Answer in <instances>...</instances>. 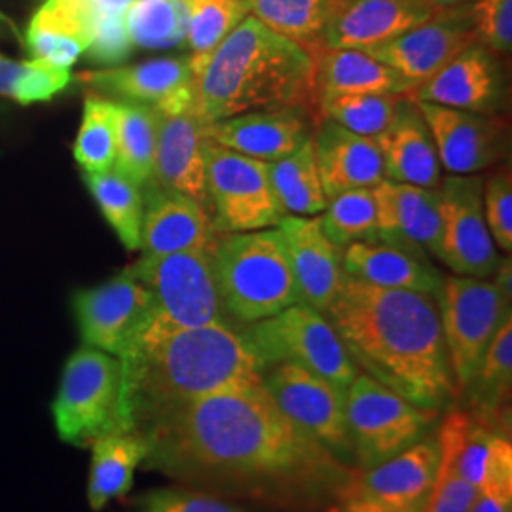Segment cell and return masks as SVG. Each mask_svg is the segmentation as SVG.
I'll return each instance as SVG.
<instances>
[{
  "mask_svg": "<svg viewBox=\"0 0 512 512\" xmlns=\"http://www.w3.org/2000/svg\"><path fill=\"white\" fill-rule=\"evenodd\" d=\"M239 332L262 372L279 363H293L342 389L359 376L327 315L304 302L245 325Z\"/></svg>",
  "mask_w": 512,
  "mask_h": 512,
  "instance_id": "obj_7",
  "label": "cell"
},
{
  "mask_svg": "<svg viewBox=\"0 0 512 512\" xmlns=\"http://www.w3.org/2000/svg\"><path fill=\"white\" fill-rule=\"evenodd\" d=\"M384 158V177L395 183L439 188L442 165L420 107L404 95L391 124L376 135Z\"/></svg>",
  "mask_w": 512,
  "mask_h": 512,
  "instance_id": "obj_27",
  "label": "cell"
},
{
  "mask_svg": "<svg viewBox=\"0 0 512 512\" xmlns=\"http://www.w3.org/2000/svg\"><path fill=\"white\" fill-rule=\"evenodd\" d=\"M213 251L143 255L129 266L150 293L154 319L181 329L232 325L220 302Z\"/></svg>",
  "mask_w": 512,
  "mask_h": 512,
  "instance_id": "obj_9",
  "label": "cell"
},
{
  "mask_svg": "<svg viewBox=\"0 0 512 512\" xmlns=\"http://www.w3.org/2000/svg\"><path fill=\"white\" fill-rule=\"evenodd\" d=\"M378 234L418 245L433 258L439 255L440 192L416 184L384 179L372 188Z\"/></svg>",
  "mask_w": 512,
  "mask_h": 512,
  "instance_id": "obj_28",
  "label": "cell"
},
{
  "mask_svg": "<svg viewBox=\"0 0 512 512\" xmlns=\"http://www.w3.org/2000/svg\"><path fill=\"white\" fill-rule=\"evenodd\" d=\"M145 213L141 228L143 255L215 249L219 232L207 205L186 194L145 186Z\"/></svg>",
  "mask_w": 512,
  "mask_h": 512,
  "instance_id": "obj_24",
  "label": "cell"
},
{
  "mask_svg": "<svg viewBox=\"0 0 512 512\" xmlns=\"http://www.w3.org/2000/svg\"><path fill=\"white\" fill-rule=\"evenodd\" d=\"M512 384V317L497 330L473 382L461 393L467 395V412L509 437V399Z\"/></svg>",
  "mask_w": 512,
  "mask_h": 512,
  "instance_id": "obj_30",
  "label": "cell"
},
{
  "mask_svg": "<svg viewBox=\"0 0 512 512\" xmlns=\"http://www.w3.org/2000/svg\"><path fill=\"white\" fill-rule=\"evenodd\" d=\"M78 82L103 93L107 99H122V103L164 107L167 103L194 93L192 57H156L128 67L84 71L74 76Z\"/></svg>",
  "mask_w": 512,
  "mask_h": 512,
  "instance_id": "obj_23",
  "label": "cell"
},
{
  "mask_svg": "<svg viewBox=\"0 0 512 512\" xmlns=\"http://www.w3.org/2000/svg\"><path fill=\"white\" fill-rule=\"evenodd\" d=\"M133 50V42L128 35L126 16H105L93 19L90 23V38L84 54L99 65H118Z\"/></svg>",
  "mask_w": 512,
  "mask_h": 512,
  "instance_id": "obj_47",
  "label": "cell"
},
{
  "mask_svg": "<svg viewBox=\"0 0 512 512\" xmlns=\"http://www.w3.org/2000/svg\"><path fill=\"white\" fill-rule=\"evenodd\" d=\"M440 416L359 372L346 389V423L357 469H372L433 435Z\"/></svg>",
  "mask_w": 512,
  "mask_h": 512,
  "instance_id": "obj_8",
  "label": "cell"
},
{
  "mask_svg": "<svg viewBox=\"0 0 512 512\" xmlns=\"http://www.w3.org/2000/svg\"><path fill=\"white\" fill-rule=\"evenodd\" d=\"M475 42L465 2L439 8L403 35L363 52L403 74L416 88Z\"/></svg>",
  "mask_w": 512,
  "mask_h": 512,
  "instance_id": "obj_18",
  "label": "cell"
},
{
  "mask_svg": "<svg viewBox=\"0 0 512 512\" xmlns=\"http://www.w3.org/2000/svg\"><path fill=\"white\" fill-rule=\"evenodd\" d=\"M205 194L219 234L275 228L287 215L275 198L270 164L209 139L205 145Z\"/></svg>",
  "mask_w": 512,
  "mask_h": 512,
  "instance_id": "obj_11",
  "label": "cell"
},
{
  "mask_svg": "<svg viewBox=\"0 0 512 512\" xmlns=\"http://www.w3.org/2000/svg\"><path fill=\"white\" fill-rule=\"evenodd\" d=\"M74 315L84 346L122 357L152 315V298L128 268L74 294Z\"/></svg>",
  "mask_w": 512,
  "mask_h": 512,
  "instance_id": "obj_15",
  "label": "cell"
},
{
  "mask_svg": "<svg viewBox=\"0 0 512 512\" xmlns=\"http://www.w3.org/2000/svg\"><path fill=\"white\" fill-rule=\"evenodd\" d=\"M120 361L131 433L186 404L262 382L253 351L232 325L181 329L150 315Z\"/></svg>",
  "mask_w": 512,
  "mask_h": 512,
  "instance_id": "obj_3",
  "label": "cell"
},
{
  "mask_svg": "<svg viewBox=\"0 0 512 512\" xmlns=\"http://www.w3.org/2000/svg\"><path fill=\"white\" fill-rule=\"evenodd\" d=\"M410 99L478 114H505L509 109V78L501 55L471 44L439 73L412 88Z\"/></svg>",
  "mask_w": 512,
  "mask_h": 512,
  "instance_id": "obj_16",
  "label": "cell"
},
{
  "mask_svg": "<svg viewBox=\"0 0 512 512\" xmlns=\"http://www.w3.org/2000/svg\"><path fill=\"white\" fill-rule=\"evenodd\" d=\"M74 158L84 173H103L116 160V103L88 93L84 120L74 143Z\"/></svg>",
  "mask_w": 512,
  "mask_h": 512,
  "instance_id": "obj_40",
  "label": "cell"
},
{
  "mask_svg": "<svg viewBox=\"0 0 512 512\" xmlns=\"http://www.w3.org/2000/svg\"><path fill=\"white\" fill-rule=\"evenodd\" d=\"M313 57V101L323 93H403L410 80L363 50L321 48Z\"/></svg>",
  "mask_w": 512,
  "mask_h": 512,
  "instance_id": "obj_29",
  "label": "cell"
},
{
  "mask_svg": "<svg viewBox=\"0 0 512 512\" xmlns=\"http://www.w3.org/2000/svg\"><path fill=\"white\" fill-rule=\"evenodd\" d=\"M156 150L147 186L186 194L207 205L205 194V120L196 97L186 95L154 109ZM209 209V207H207Z\"/></svg>",
  "mask_w": 512,
  "mask_h": 512,
  "instance_id": "obj_14",
  "label": "cell"
},
{
  "mask_svg": "<svg viewBox=\"0 0 512 512\" xmlns=\"http://www.w3.org/2000/svg\"><path fill=\"white\" fill-rule=\"evenodd\" d=\"M220 302L236 325L268 319L300 302L279 228L220 234L213 251Z\"/></svg>",
  "mask_w": 512,
  "mask_h": 512,
  "instance_id": "obj_5",
  "label": "cell"
},
{
  "mask_svg": "<svg viewBox=\"0 0 512 512\" xmlns=\"http://www.w3.org/2000/svg\"><path fill=\"white\" fill-rule=\"evenodd\" d=\"M154 150H156L154 109L145 105L116 103L114 169L143 188L152 177Z\"/></svg>",
  "mask_w": 512,
  "mask_h": 512,
  "instance_id": "obj_38",
  "label": "cell"
},
{
  "mask_svg": "<svg viewBox=\"0 0 512 512\" xmlns=\"http://www.w3.org/2000/svg\"><path fill=\"white\" fill-rule=\"evenodd\" d=\"M403 93H323L315 97V122L330 120L348 131L376 137L395 118Z\"/></svg>",
  "mask_w": 512,
  "mask_h": 512,
  "instance_id": "obj_36",
  "label": "cell"
},
{
  "mask_svg": "<svg viewBox=\"0 0 512 512\" xmlns=\"http://www.w3.org/2000/svg\"><path fill=\"white\" fill-rule=\"evenodd\" d=\"M313 145L329 198L348 190L374 188L385 179L384 158L376 137L357 135L330 120H317Z\"/></svg>",
  "mask_w": 512,
  "mask_h": 512,
  "instance_id": "obj_26",
  "label": "cell"
},
{
  "mask_svg": "<svg viewBox=\"0 0 512 512\" xmlns=\"http://www.w3.org/2000/svg\"><path fill=\"white\" fill-rule=\"evenodd\" d=\"M266 27L304 46L310 54L323 48L325 31L342 0H247Z\"/></svg>",
  "mask_w": 512,
  "mask_h": 512,
  "instance_id": "obj_34",
  "label": "cell"
},
{
  "mask_svg": "<svg viewBox=\"0 0 512 512\" xmlns=\"http://www.w3.org/2000/svg\"><path fill=\"white\" fill-rule=\"evenodd\" d=\"M71 82V73L46 61H14L0 55V95L21 105L50 101Z\"/></svg>",
  "mask_w": 512,
  "mask_h": 512,
  "instance_id": "obj_43",
  "label": "cell"
},
{
  "mask_svg": "<svg viewBox=\"0 0 512 512\" xmlns=\"http://www.w3.org/2000/svg\"><path fill=\"white\" fill-rule=\"evenodd\" d=\"M59 439L88 448L107 435L131 433L122 361L101 349H76L63 368L52 404Z\"/></svg>",
  "mask_w": 512,
  "mask_h": 512,
  "instance_id": "obj_6",
  "label": "cell"
},
{
  "mask_svg": "<svg viewBox=\"0 0 512 512\" xmlns=\"http://www.w3.org/2000/svg\"><path fill=\"white\" fill-rule=\"evenodd\" d=\"M319 226L338 249L378 234L376 202L372 188H357L329 198Z\"/></svg>",
  "mask_w": 512,
  "mask_h": 512,
  "instance_id": "obj_42",
  "label": "cell"
},
{
  "mask_svg": "<svg viewBox=\"0 0 512 512\" xmlns=\"http://www.w3.org/2000/svg\"><path fill=\"white\" fill-rule=\"evenodd\" d=\"M270 181L287 215L313 217L327 209L329 196L319 175L313 135L293 154L270 164Z\"/></svg>",
  "mask_w": 512,
  "mask_h": 512,
  "instance_id": "obj_33",
  "label": "cell"
},
{
  "mask_svg": "<svg viewBox=\"0 0 512 512\" xmlns=\"http://www.w3.org/2000/svg\"><path fill=\"white\" fill-rule=\"evenodd\" d=\"M325 315L359 372L425 410L442 414L458 404L435 296L346 275Z\"/></svg>",
  "mask_w": 512,
  "mask_h": 512,
  "instance_id": "obj_2",
  "label": "cell"
},
{
  "mask_svg": "<svg viewBox=\"0 0 512 512\" xmlns=\"http://www.w3.org/2000/svg\"><path fill=\"white\" fill-rule=\"evenodd\" d=\"M440 463L437 435H429L384 463L355 471L342 499H365L389 507H427Z\"/></svg>",
  "mask_w": 512,
  "mask_h": 512,
  "instance_id": "obj_19",
  "label": "cell"
},
{
  "mask_svg": "<svg viewBox=\"0 0 512 512\" xmlns=\"http://www.w3.org/2000/svg\"><path fill=\"white\" fill-rule=\"evenodd\" d=\"M293 268L300 302L313 310H329L344 283L342 249L323 234L319 220L285 215L277 224Z\"/></svg>",
  "mask_w": 512,
  "mask_h": 512,
  "instance_id": "obj_22",
  "label": "cell"
},
{
  "mask_svg": "<svg viewBox=\"0 0 512 512\" xmlns=\"http://www.w3.org/2000/svg\"><path fill=\"white\" fill-rule=\"evenodd\" d=\"M84 181L124 247L128 251L141 249L145 213V196L141 186L114 167L103 173H84Z\"/></svg>",
  "mask_w": 512,
  "mask_h": 512,
  "instance_id": "obj_35",
  "label": "cell"
},
{
  "mask_svg": "<svg viewBox=\"0 0 512 512\" xmlns=\"http://www.w3.org/2000/svg\"><path fill=\"white\" fill-rule=\"evenodd\" d=\"M315 128V112L304 107L255 110L205 126L207 139L247 158L277 162L302 147Z\"/></svg>",
  "mask_w": 512,
  "mask_h": 512,
  "instance_id": "obj_20",
  "label": "cell"
},
{
  "mask_svg": "<svg viewBox=\"0 0 512 512\" xmlns=\"http://www.w3.org/2000/svg\"><path fill=\"white\" fill-rule=\"evenodd\" d=\"M188 4L190 21L186 44L190 48L192 69H196L251 10L247 0H188Z\"/></svg>",
  "mask_w": 512,
  "mask_h": 512,
  "instance_id": "obj_41",
  "label": "cell"
},
{
  "mask_svg": "<svg viewBox=\"0 0 512 512\" xmlns=\"http://www.w3.org/2000/svg\"><path fill=\"white\" fill-rule=\"evenodd\" d=\"M327 512H425V507H389L382 503L374 501H365V499H342L332 503Z\"/></svg>",
  "mask_w": 512,
  "mask_h": 512,
  "instance_id": "obj_49",
  "label": "cell"
},
{
  "mask_svg": "<svg viewBox=\"0 0 512 512\" xmlns=\"http://www.w3.org/2000/svg\"><path fill=\"white\" fill-rule=\"evenodd\" d=\"M437 260L454 275L490 279L501 260L482 205V175H444Z\"/></svg>",
  "mask_w": 512,
  "mask_h": 512,
  "instance_id": "obj_13",
  "label": "cell"
},
{
  "mask_svg": "<svg viewBox=\"0 0 512 512\" xmlns=\"http://www.w3.org/2000/svg\"><path fill=\"white\" fill-rule=\"evenodd\" d=\"M476 42L501 57L512 48V0H471L467 2Z\"/></svg>",
  "mask_w": 512,
  "mask_h": 512,
  "instance_id": "obj_46",
  "label": "cell"
},
{
  "mask_svg": "<svg viewBox=\"0 0 512 512\" xmlns=\"http://www.w3.org/2000/svg\"><path fill=\"white\" fill-rule=\"evenodd\" d=\"M433 2L437 8H444V6H456V4H465V2H471V0H429Z\"/></svg>",
  "mask_w": 512,
  "mask_h": 512,
  "instance_id": "obj_51",
  "label": "cell"
},
{
  "mask_svg": "<svg viewBox=\"0 0 512 512\" xmlns=\"http://www.w3.org/2000/svg\"><path fill=\"white\" fill-rule=\"evenodd\" d=\"M190 21L188 0H135L126 12L133 46L169 50L186 42Z\"/></svg>",
  "mask_w": 512,
  "mask_h": 512,
  "instance_id": "obj_39",
  "label": "cell"
},
{
  "mask_svg": "<svg viewBox=\"0 0 512 512\" xmlns=\"http://www.w3.org/2000/svg\"><path fill=\"white\" fill-rule=\"evenodd\" d=\"M469 512H512V444L505 440Z\"/></svg>",
  "mask_w": 512,
  "mask_h": 512,
  "instance_id": "obj_48",
  "label": "cell"
},
{
  "mask_svg": "<svg viewBox=\"0 0 512 512\" xmlns=\"http://www.w3.org/2000/svg\"><path fill=\"white\" fill-rule=\"evenodd\" d=\"M431 129L439 162L448 175H478L509 154V122L503 114H478L416 101Z\"/></svg>",
  "mask_w": 512,
  "mask_h": 512,
  "instance_id": "obj_17",
  "label": "cell"
},
{
  "mask_svg": "<svg viewBox=\"0 0 512 512\" xmlns=\"http://www.w3.org/2000/svg\"><path fill=\"white\" fill-rule=\"evenodd\" d=\"M133 512H245L220 495L188 486L156 488L135 499Z\"/></svg>",
  "mask_w": 512,
  "mask_h": 512,
  "instance_id": "obj_45",
  "label": "cell"
},
{
  "mask_svg": "<svg viewBox=\"0 0 512 512\" xmlns=\"http://www.w3.org/2000/svg\"><path fill=\"white\" fill-rule=\"evenodd\" d=\"M429 0H342L325 31L323 48L368 50L431 18Z\"/></svg>",
  "mask_w": 512,
  "mask_h": 512,
  "instance_id": "obj_25",
  "label": "cell"
},
{
  "mask_svg": "<svg viewBox=\"0 0 512 512\" xmlns=\"http://www.w3.org/2000/svg\"><path fill=\"white\" fill-rule=\"evenodd\" d=\"M262 384L294 425L353 467L355 458L346 423V389L293 363L266 368Z\"/></svg>",
  "mask_w": 512,
  "mask_h": 512,
  "instance_id": "obj_12",
  "label": "cell"
},
{
  "mask_svg": "<svg viewBox=\"0 0 512 512\" xmlns=\"http://www.w3.org/2000/svg\"><path fill=\"white\" fill-rule=\"evenodd\" d=\"M147 456V440L139 433H116L93 442L88 478V503L93 511H103L110 501L128 494L135 471Z\"/></svg>",
  "mask_w": 512,
  "mask_h": 512,
  "instance_id": "obj_31",
  "label": "cell"
},
{
  "mask_svg": "<svg viewBox=\"0 0 512 512\" xmlns=\"http://www.w3.org/2000/svg\"><path fill=\"white\" fill-rule=\"evenodd\" d=\"M342 268L349 277L374 287L429 294L435 298L439 296L444 279L418 245L380 234L342 249Z\"/></svg>",
  "mask_w": 512,
  "mask_h": 512,
  "instance_id": "obj_21",
  "label": "cell"
},
{
  "mask_svg": "<svg viewBox=\"0 0 512 512\" xmlns=\"http://www.w3.org/2000/svg\"><path fill=\"white\" fill-rule=\"evenodd\" d=\"M139 435L147 469L275 507L336 503L357 471L294 425L262 382L181 406Z\"/></svg>",
  "mask_w": 512,
  "mask_h": 512,
  "instance_id": "obj_1",
  "label": "cell"
},
{
  "mask_svg": "<svg viewBox=\"0 0 512 512\" xmlns=\"http://www.w3.org/2000/svg\"><path fill=\"white\" fill-rule=\"evenodd\" d=\"M90 29L65 0H46L27 29V50L33 59L69 71L88 48Z\"/></svg>",
  "mask_w": 512,
  "mask_h": 512,
  "instance_id": "obj_32",
  "label": "cell"
},
{
  "mask_svg": "<svg viewBox=\"0 0 512 512\" xmlns=\"http://www.w3.org/2000/svg\"><path fill=\"white\" fill-rule=\"evenodd\" d=\"M440 329L452 374L463 393L482 365L497 330L512 317L507 300L490 279L444 275L439 296Z\"/></svg>",
  "mask_w": 512,
  "mask_h": 512,
  "instance_id": "obj_10",
  "label": "cell"
},
{
  "mask_svg": "<svg viewBox=\"0 0 512 512\" xmlns=\"http://www.w3.org/2000/svg\"><path fill=\"white\" fill-rule=\"evenodd\" d=\"M492 277H494V279H492V283H494L495 287L501 291V294H503L507 300H511L512 302L511 256H507V258H501V260H499V264H497V268H495V272Z\"/></svg>",
  "mask_w": 512,
  "mask_h": 512,
  "instance_id": "obj_50",
  "label": "cell"
},
{
  "mask_svg": "<svg viewBox=\"0 0 512 512\" xmlns=\"http://www.w3.org/2000/svg\"><path fill=\"white\" fill-rule=\"evenodd\" d=\"M482 205L488 230L495 247L511 255L512 251V175L511 165L495 167L482 177Z\"/></svg>",
  "mask_w": 512,
  "mask_h": 512,
  "instance_id": "obj_44",
  "label": "cell"
},
{
  "mask_svg": "<svg viewBox=\"0 0 512 512\" xmlns=\"http://www.w3.org/2000/svg\"><path fill=\"white\" fill-rule=\"evenodd\" d=\"M194 97L205 124L255 110H313V57L249 14L194 69Z\"/></svg>",
  "mask_w": 512,
  "mask_h": 512,
  "instance_id": "obj_4",
  "label": "cell"
},
{
  "mask_svg": "<svg viewBox=\"0 0 512 512\" xmlns=\"http://www.w3.org/2000/svg\"><path fill=\"white\" fill-rule=\"evenodd\" d=\"M0 21H4V23H8V25H12V23H10V19L6 18L2 12H0Z\"/></svg>",
  "mask_w": 512,
  "mask_h": 512,
  "instance_id": "obj_52",
  "label": "cell"
},
{
  "mask_svg": "<svg viewBox=\"0 0 512 512\" xmlns=\"http://www.w3.org/2000/svg\"><path fill=\"white\" fill-rule=\"evenodd\" d=\"M469 420V412L461 408L448 410L440 423L437 439L440 446V463L433 490L425 512H469L475 501L476 488L471 486L458 471V446L461 433Z\"/></svg>",
  "mask_w": 512,
  "mask_h": 512,
  "instance_id": "obj_37",
  "label": "cell"
}]
</instances>
